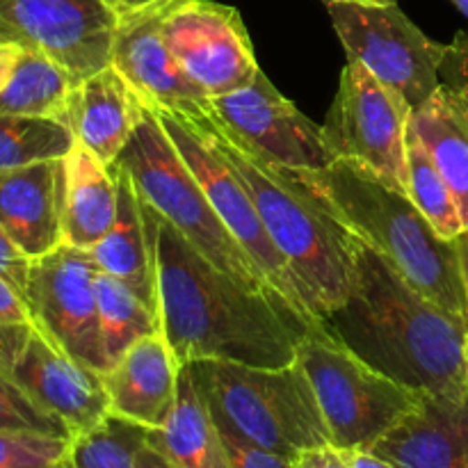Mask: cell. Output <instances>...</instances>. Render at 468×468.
I'll return each instance as SVG.
<instances>
[{
	"label": "cell",
	"instance_id": "obj_5",
	"mask_svg": "<svg viewBox=\"0 0 468 468\" xmlns=\"http://www.w3.org/2000/svg\"><path fill=\"white\" fill-rule=\"evenodd\" d=\"M219 432L295 462L302 452L332 446L314 387L297 361L282 368L192 361Z\"/></svg>",
	"mask_w": 468,
	"mask_h": 468
},
{
	"label": "cell",
	"instance_id": "obj_14",
	"mask_svg": "<svg viewBox=\"0 0 468 468\" xmlns=\"http://www.w3.org/2000/svg\"><path fill=\"white\" fill-rule=\"evenodd\" d=\"M174 59L208 99L250 85L261 73L240 12L215 0H176L163 16Z\"/></svg>",
	"mask_w": 468,
	"mask_h": 468
},
{
	"label": "cell",
	"instance_id": "obj_20",
	"mask_svg": "<svg viewBox=\"0 0 468 468\" xmlns=\"http://www.w3.org/2000/svg\"><path fill=\"white\" fill-rule=\"evenodd\" d=\"M62 183L64 158L0 172V224L27 259L64 242Z\"/></svg>",
	"mask_w": 468,
	"mask_h": 468
},
{
	"label": "cell",
	"instance_id": "obj_18",
	"mask_svg": "<svg viewBox=\"0 0 468 468\" xmlns=\"http://www.w3.org/2000/svg\"><path fill=\"white\" fill-rule=\"evenodd\" d=\"M370 452L396 468H468V393H423L420 402L388 430Z\"/></svg>",
	"mask_w": 468,
	"mask_h": 468
},
{
	"label": "cell",
	"instance_id": "obj_11",
	"mask_svg": "<svg viewBox=\"0 0 468 468\" xmlns=\"http://www.w3.org/2000/svg\"><path fill=\"white\" fill-rule=\"evenodd\" d=\"M96 277L99 265L90 251L62 242L46 256L32 259L23 297L37 329L69 356L105 373Z\"/></svg>",
	"mask_w": 468,
	"mask_h": 468
},
{
	"label": "cell",
	"instance_id": "obj_23",
	"mask_svg": "<svg viewBox=\"0 0 468 468\" xmlns=\"http://www.w3.org/2000/svg\"><path fill=\"white\" fill-rule=\"evenodd\" d=\"M149 443L176 468H233L227 443L190 366H181L178 393L167 423L151 430Z\"/></svg>",
	"mask_w": 468,
	"mask_h": 468
},
{
	"label": "cell",
	"instance_id": "obj_25",
	"mask_svg": "<svg viewBox=\"0 0 468 468\" xmlns=\"http://www.w3.org/2000/svg\"><path fill=\"white\" fill-rule=\"evenodd\" d=\"M76 82L62 64L37 50H26L7 87L0 91V114L50 117L62 122Z\"/></svg>",
	"mask_w": 468,
	"mask_h": 468
},
{
	"label": "cell",
	"instance_id": "obj_29",
	"mask_svg": "<svg viewBox=\"0 0 468 468\" xmlns=\"http://www.w3.org/2000/svg\"><path fill=\"white\" fill-rule=\"evenodd\" d=\"M149 432L144 425L108 414L96 428L73 434L69 443L71 468H137Z\"/></svg>",
	"mask_w": 468,
	"mask_h": 468
},
{
	"label": "cell",
	"instance_id": "obj_43",
	"mask_svg": "<svg viewBox=\"0 0 468 468\" xmlns=\"http://www.w3.org/2000/svg\"><path fill=\"white\" fill-rule=\"evenodd\" d=\"M347 3H373V5H388V3H398V0H347Z\"/></svg>",
	"mask_w": 468,
	"mask_h": 468
},
{
	"label": "cell",
	"instance_id": "obj_24",
	"mask_svg": "<svg viewBox=\"0 0 468 468\" xmlns=\"http://www.w3.org/2000/svg\"><path fill=\"white\" fill-rule=\"evenodd\" d=\"M411 131L420 137L434 165L451 186L468 227V103L441 82L439 90L411 112Z\"/></svg>",
	"mask_w": 468,
	"mask_h": 468
},
{
	"label": "cell",
	"instance_id": "obj_30",
	"mask_svg": "<svg viewBox=\"0 0 468 468\" xmlns=\"http://www.w3.org/2000/svg\"><path fill=\"white\" fill-rule=\"evenodd\" d=\"M0 432H39L71 439V430L37 405L0 366Z\"/></svg>",
	"mask_w": 468,
	"mask_h": 468
},
{
	"label": "cell",
	"instance_id": "obj_16",
	"mask_svg": "<svg viewBox=\"0 0 468 468\" xmlns=\"http://www.w3.org/2000/svg\"><path fill=\"white\" fill-rule=\"evenodd\" d=\"M167 9L169 5L119 18L110 64L151 108H165L197 119L206 117L210 99L183 73L163 37V16Z\"/></svg>",
	"mask_w": 468,
	"mask_h": 468
},
{
	"label": "cell",
	"instance_id": "obj_27",
	"mask_svg": "<svg viewBox=\"0 0 468 468\" xmlns=\"http://www.w3.org/2000/svg\"><path fill=\"white\" fill-rule=\"evenodd\" d=\"M407 195L441 238L455 240L464 231L451 186L411 126L407 133Z\"/></svg>",
	"mask_w": 468,
	"mask_h": 468
},
{
	"label": "cell",
	"instance_id": "obj_7",
	"mask_svg": "<svg viewBox=\"0 0 468 468\" xmlns=\"http://www.w3.org/2000/svg\"><path fill=\"white\" fill-rule=\"evenodd\" d=\"M295 361L314 387L332 446L343 452L370 451L423 396L361 359L324 320L297 343Z\"/></svg>",
	"mask_w": 468,
	"mask_h": 468
},
{
	"label": "cell",
	"instance_id": "obj_33",
	"mask_svg": "<svg viewBox=\"0 0 468 468\" xmlns=\"http://www.w3.org/2000/svg\"><path fill=\"white\" fill-rule=\"evenodd\" d=\"M32 259H27L16 242L7 236V231L0 224V277L7 279L21 295H26L27 277H30ZM26 300V297H23Z\"/></svg>",
	"mask_w": 468,
	"mask_h": 468
},
{
	"label": "cell",
	"instance_id": "obj_38",
	"mask_svg": "<svg viewBox=\"0 0 468 468\" xmlns=\"http://www.w3.org/2000/svg\"><path fill=\"white\" fill-rule=\"evenodd\" d=\"M105 3L117 12L119 18H123V16H131V14L146 12V9L167 7V5L176 3V0H105Z\"/></svg>",
	"mask_w": 468,
	"mask_h": 468
},
{
	"label": "cell",
	"instance_id": "obj_12",
	"mask_svg": "<svg viewBox=\"0 0 468 468\" xmlns=\"http://www.w3.org/2000/svg\"><path fill=\"white\" fill-rule=\"evenodd\" d=\"M117 27L105 0H0V41L55 59L78 82L110 67Z\"/></svg>",
	"mask_w": 468,
	"mask_h": 468
},
{
	"label": "cell",
	"instance_id": "obj_40",
	"mask_svg": "<svg viewBox=\"0 0 468 468\" xmlns=\"http://www.w3.org/2000/svg\"><path fill=\"white\" fill-rule=\"evenodd\" d=\"M137 468H176V466H174L163 452H158L149 441H146V446L142 448L140 457H137Z\"/></svg>",
	"mask_w": 468,
	"mask_h": 468
},
{
	"label": "cell",
	"instance_id": "obj_32",
	"mask_svg": "<svg viewBox=\"0 0 468 468\" xmlns=\"http://www.w3.org/2000/svg\"><path fill=\"white\" fill-rule=\"evenodd\" d=\"M439 73L441 82H446L468 103V30L457 32L455 39L446 44Z\"/></svg>",
	"mask_w": 468,
	"mask_h": 468
},
{
	"label": "cell",
	"instance_id": "obj_15",
	"mask_svg": "<svg viewBox=\"0 0 468 468\" xmlns=\"http://www.w3.org/2000/svg\"><path fill=\"white\" fill-rule=\"evenodd\" d=\"M206 119L219 123L261 158L291 172L324 169L336 160L323 128L304 117L263 71L250 85L210 99Z\"/></svg>",
	"mask_w": 468,
	"mask_h": 468
},
{
	"label": "cell",
	"instance_id": "obj_3",
	"mask_svg": "<svg viewBox=\"0 0 468 468\" xmlns=\"http://www.w3.org/2000/svg\"><path fill=\"white\" fill-rule=\"evenodd\" d=\"M291 174L338 224L382 254L416 291L468 318L455 240L439 236L407 192L341 158L324 169Z\"/></svg>",
	"mask_w": 468,
	"mask_h": 468
},
{
	"label": "cell",
	"instance_id": "obj_17",
	"mask_svg": "<svg viewBox=\"0 0 468 468\" xmlns=\"http://www.w3.org/2000/svg\"><path fill=\"white\" fill-rule=\"evenodd\" d=\"M178 375L181 361L163 332L140 338L101 373L110 414L144 425L146 430H160L176 402Z\"/></svg>",
	"mask_w": 468,
	"mask_h": 468
},
{
	"label": "cell",
	"instance_id": "obj_39",
	"mask_svg": "<svg viewBox=\"0 0 468 468\" xmlns=\"http://www.w3.org/2000/svg\"><path fill=\"white\" fill-rule=\"evenodd\" d=\"M346 457L350 462V468H396L370 451H350L346 452Z\"/></svg>",
	"mask_w": 468,
	"mask_h": 468
},
{
	"label": "cell",
	"instance_id": "obj_41",
	"mask_svg": "<svg viewBox=\"0 0 468 468\" xmlns=\"http://www.w3.org/2000/svg\"><path fill=\"white\" fill-rule=\"evenodd\" d=\"M455 247H457V259H460V274H462V283H464L466 304H468V227L455 238Z\"/></svg>",
	"mask_w": 468,
	"mask_h": 468
},
{
	"label": "cell",
	"instance_id": "obj_22",
	"mask_svg": "<svg viewBox=\"0 0 468 468\" xmlns=\"http://www.w3.org/2000/svg\"><path fill=\"white\" fill-rule=\"evenodd\" d=\"M117 215V167L73 144L64 155L62 236L78 250H94Z\"/></svg>",
	"mask_w": 468,
	"mask_h": 468
},
{
	"label": "cell",
	"instance_id": "obj_26",
	"mask_svg": "<svg viewBox=\"0 0 468 468\" xmlns=\"http://www.w3.org/2000/svg\"><path fill=\"white\" fill-rule=\"evenodd\" d=\"M96 295H99L101 343H103L108 368L140 338L163 332L160 315L122 279L99 270Z\"/></svg>",
	"mask_w": 468,
	"mask_h": 468
},
{
	"label": "cell",
	"instance_id": "obj_10",
	"mask_svg": "<svg viewBox=\"0 0 468 468\" xmlns=\"http://www.w3.org/2000/svg\"><path fill=\"white\" fill-rule=\"evenodd\" d=\"M411 105L364 64L347 59L323 133L334 158L350 160L407 192V133Z\"/></svg>",
	"mask_w": 468,
	"mask_h": 468
},
{
	"label": "cell",
	"instance_id": "obj_21",
	"mask_svg": "<svg viewBox=\"0 0 468 468\" xmlns=\"http://www.w3.org/2000/svg\"><path fill=\"white\" fill-rule=\"evenodd\" d=\"M117 167V215L103 240L90 250L101 272L126 282L155 314L158 311V277H155L154 231L146 222L144 206L128 172Z\"/></svg>",
	"mask_w": 468,
	"mask_h": 468
},
{
	"label": "cell",
	"instance_id": "obj_42",
	"mask_svg": "<svg viewBox=\"0 0 468 468\" xmlns=\"http://www.w3.org/2000/svg\"><path fill=\"white\" fill-rule=\"evenodd\" d=\"M448 3H452V5H455V7L460 9V12L464 14V16L468 18V0H448Z\"/></svg>",
	"mask_w": 468,
	"mask_h": 468
},
{
	"label": "cell",
	"instance_id": "obj_34",
	"mask_svg": "<svg viewBox=\"0 0 468 468\" xmlns=\"http://www.w3.org/2000/svg\"><path fill=\"white\" fill-rule=\"evenodd\" d=\"M222 437L224 443H227L233 468H295V464L291 460H286V457L261 451V448L250 446V443L240 441V439L231 437V434L222 432Z\"/></svg>",
	"mask_w": 468,
	"mask_h": 468
},
{
	"label": "cell",
	"instance_id": "obj_37",
	"mask_svg": "<svg viewBox=\"0 0 468 468\" xmlns=\"http://www.w3.org/2000/svg\"><path fill=\"white\" fill-rule=\"evenodd\" d=\"M26 48L18 44H9V41H0V91L7 87L9 78L14 76L18 59L23 58Z\"/></svg>",
	"mask_w": 468,
	"mask_h": 468
},
{
	"label": "cell",
	"instance_id": "obj_4",
	"mask_svg": "<svg viewBox=\"0 0 468 468\" xmlns=\"http://www.w3.org/2000/svg\"><path fill=\"white\" fill-rule=\"evenodd\" d=\"M197 122L250 192L265 231L291 265L311 314L324 320L341 309L355 286V236L288 169L261 158L219 123L206 117Z\"/></svg>",
	"mask_w": 468,
	"mask_h": 468
},
{
	"label": "cell",
	"instance_id": "obj_19",
	"mask_svg": "<svg viewBox=\"0 0 468 468\" xmlns=\"http://www.w3.org/2000/svg\"><path fill=\"white\" fill-rule=\"evenodd\" d=\"M146 114L135 87L110 64L76 82L62 122L76 144L90 149L105 165H114Z\"/></svg>",
	"mask_w": 468,
	"mask_h": 468
},
{
	"label": "cell",
	"instance_id": "obj_36",
	"mask_svg": "<svg viewBox=\"0 0 468 468\" xmlns=\"http://www.w3.org/2000/svg\"><path fill=\"white\" fill-rule=\"evenodd\" d=\"M292 464H295V468H350L346 452L334 446H323L302 452Z\"/></svg>",
	"mask_w": 468,
	"mask_h": 468
},
{
	"label": "cell",
	"instance_id": "obj_35",
	"mask_svg": "<svg viewBox=\"0 0 468 468\" xmlns=\"http://www.w3.org/2000/svg\"><path fill=\"white\" fill-rule=\"evenodd\" d=\"M32 323L30 311H27L26 300L21 292L0 277V327H12V324H27Z\"/></svg>",
	"mask_w": 468,
	"mask_h": 468
},
{
	"label": "cell",
	"instance_id": "obj_8",
	"mask_svg": "<svg viewBox=\"0 0 468 468\" xmlns=\"http://www.w3.org/2000/svg\"><path fill=\"white\" fill-rule=\"evenodd\" d=\"M146 108L154 112L160 126L165 128L172 144L181 154L183 163L187 165V169L195 174L199 186L204 187L215 213L219 215L229 233L236 238L238 245L245 250V254L254 261L256 268L263 272L270 288L302 320L311 324L320 323V318L311 314L309 304L304 302V295H302V288L297 283L295 274H292L291 265L286 263L282 251L277 250L272 238L265 231L250 192L238 178L236 169L229 165V160L219 154L218 146L206 135L204 126L195 117H187L183 112L151 108V105H146Z\"/></svg>",
	"mask_w": 468,
	"mask_h": 468
},
{
	"label": "cell",
	"instance_id": "obj_9",
	"mask_svg": "<svg viewBox=\"0 0 468 468\" xmlns=\"http://www.w3.org/2000/svg\"><path fill=\"white\" fill-rule=\"evenodd\" d=\"M324 3L347 59H356L378 80L400 91L411 110L439 90L446 44L430 39L398 3Z\"/></svg>",
	"mask_w": 468,
	"mask_h": 468
},
{
	"label": "cell",
	"instance_id": "obj_44",
	"mask_svg": "<svg viewBox=\"0 0 468 468\" xmlns=\"http://www.w3.org/2000/svg\"><path fill=\"white\" fill-rule=\"evenodd\" d=\"M466 366H468V332H466Z\"/></svg>",
	"mask_w": 468,
	"mask_h": 468
},
{
	"label": "cell",
	"instance_id": "obj_1",
	"mask_svg": "<svg viewBox=\"0 0 468 468\" xmlns=\"http://www.w3.org/2000/svg\"><path fill=\"white\" fill-rule=\"evenodd\" d=\"M142 206L154 231L160 329L181 366L229 361L282 368L292 364L297 343L314 324L297 318L277 297L238 283L149 204L142 201Z\"/></svg>",
	"mask_w": 468,
	"mask_h": 468
},
{
	"label": "cell",
	"instance_id": "obj_31",
	"mask_svg": "<svg viewBox=\"0 0 468 468\" xmlns=\"http://www.w3.org/2000/svg\"><path fill=\"white\" fill-rule=\"evenodd\" d=\"M69 443L39 432H0V468H71Z\"/></svg>",
	"mask_w": 468,
	"mask_h": 468
},
{
	"label": "cell",
	"instance_id": "obj_2",
	"mask_svg": "<svg viewBox=\"0 0 468 468\" xmlns=\"http://www.w3.org/2000/svg\"><path fill=\"white\" fill-rule=\"evenodd\" d=\"M355 286L324 324L388 378L432 396L468 393V318L416 291L382 254L352 238Z\"/></svg>",
	"mask_w": 468,
	"mask_h": 468
},
{
	"label": "cell",
	"instance_id": "obj_6",
	"mask_svg": "<svg viewBox=\"0 0 468 468\" xmlns=\"http://www.w3.org/2000/svg\"><path fill=\"white\" fill-rule=\"evenodd\" d=\"M114 165L126 169L128 176L135 183L140 199L149 204L160 218L167 219L210 263L218 265L222 272H227L250 291L268 292L283 302L265 282L263 272L256 268L254 261L245 254V250L224 227L206 197L204 187L183 163L181 154L149 108L135 135L131 137Z\"/></svg>",
	"mask_w": 468,
	"mask_h": 468
},
{
	"label": "cell",
	"instance_id": "obj_13",
	"mask_svg": "<svg viewBox=\"0 0 468 468\" xmlns=\"http://www.w3.org/2000/svg\"><path fill=\"white\" fill-rule=\"evenodd\" d=\"M0 366L37 405L58 416L71 437L110 414L101 373L69 356L32 323L0 327Z\"/></svg>",
	"mask_w": 468,
	"mask_h": 468
},
{
	"label": "cell",
	"instance_id": "obj_28",
	"mask_svg": "<svg viewBox=\"0 0 468 468\" xmlns=\"http://www.w3.org/2000/svg\"><path fill=\"white\" fill-rule=\"evenodd\" d=\"M73 144V133L59 119L0 114V172L64 158Z\"/></svg>",
	"mask_w": 468,
	"mask_h": 468
}]
</instances>
